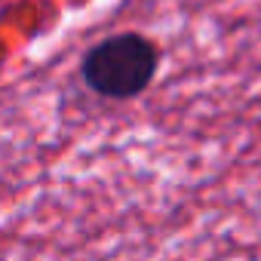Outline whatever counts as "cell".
<instances>
[{"instance_id":"1","label":"cell","mask_w":261,"mask_h":261,"mask_svg":"<svg viewBox=\"0 0 261 261\" xmlns=\"http://www.w3.org/2000/svg\"><path fill=\"white\" fill-rule=\"evenodd\" d=\"M163 53L142 31H117L92 43L80 59V80L89 92L111 101H129L151 89L160 74Z\"/></svg>"}]
</instances>
